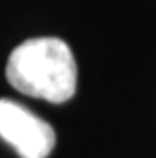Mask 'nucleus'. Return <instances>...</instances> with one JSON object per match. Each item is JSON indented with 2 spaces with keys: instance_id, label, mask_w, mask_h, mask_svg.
Masks as SVG:
<instances>
[{
  "instance_id": "obj_2",
  "label": "nucleus",
  "mask_w": 156,
  "mask_h": 158,
  "mask_svg": "<svg viewBox=\"0 0 156 158\" xmlns=\"http://www.w3.org/2000/svg\"><path fill=\"white\" fill-rule=\"evenodd\" d=\"M0 137L21 158H47L56 141L49 123L8 98H0Z\"/></svg>"
},
{
  "instance_id": "obj_1",
  "label": "nucleus",
  "mask_w": 156,
  "mask_h": 158,
  "mask_svg": "<svg viewBox=\"0 0 156 158\" xmlns=\"http://www.w3.org/2000/svg\"><path fill=\"white\" fill-rule=\"evenodd\" d=\"M6 79L27 96L62 104L75 94L77 64L60 38H32L11 51Z\"/></svg>"
}]
</instances>
